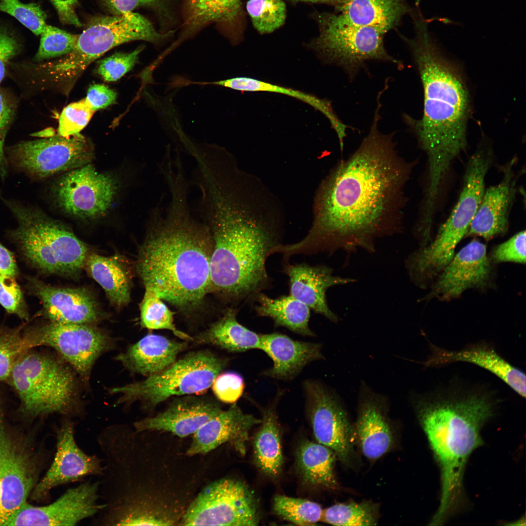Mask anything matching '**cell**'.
<instances>
[{
    "label": "cell",
    "instance_id": "obj_34",
    "mask_svg": "<svg viewBox=\"0 0 526 526\" xmlns=\"http://www.w3.org/2000/svg\"><path fill=\"white\" fill-rule=\"evenodd\" d=\"M255 310L258 316L267 317L276 326H282L303 336H314L309 327L310 309L291 295L271 298L260 293L255 298Z\"/></svg>",
    "mask_w": 526,
    "mask_h": 526
},
{
    "label": "cell",
    "instance_id": "obj_4",
    "mask_svg": "<svg viewBox=\"0 0 526 526\" xmlns=\"http://www.w3.org/2000/svg\"><path fill=\"white\" fill-rule=\"evenodd\" d=\"M415 36L402 37L410 47L424 91L423 113L404 120L417 136L428 160V190L439 192L452 162L467 146L469 91L458 68L440 51L423 18L413 19Z\"/></svg>",
    "mask_w": 526,
    "mask_h": 526
},
{
    "label": "cell",
    "instance_id": "obj_26",
    "mask_svg": "<svg viewBox=\"0 0 526 526\" xmlns=\"http://www.w3.org/2000/svg\"><path fill=\"white\" fill-rule=\"evenodd\" d=\"M424 362L426 366H440L462 361L480 366L494 374L522 397H526V375L502 357L486 344L472 345L459 351H449L434 346Z\"/></svg>",
    "mask_w": 526,
    "mask_h": 526
},
{
    "label": "cell",
    "instance_id": "obj_11",
    "mask_svg": "<svg viewBox=\"0 0 526 526\" xmlns=\"http://www.w3.org/2000/svg\"><path fill=\"white\" fill-rule=\"evenodd\" d=\"M5 152L9 167L34 180L91 163L94 156L92 143L80 133L22 141L5 148Z\"/></svg>",
    "mask_w": 526,
    "mask_h": 526
},
{
    "label": "cell",
    "instance_id": "obj_28",
    "mask_svg": "<svg viewBox=\"0 0 526 526\" xmlns=\"http://www.w3.org/2000/svg\"><path fill=\"white\" fill-rule=\"evenodd\" d=\"M363 455L377 459L391 448L393 433L382 400L370 392L363 393L358 406L354 431Z\"/></svg>",
    "mask_w": 526,
    "mask_h": 526
},
{
    "label": "cell",
    "instance_id": "obj_39",
    "mask_svg": "<svg viewBox=\"0 0 526 526\" xmlns=\"http://www.w3.org/2000/svg\"><path fill=\"white\" fill-rule=\"evenodd\" d=\"M162 300L152 290L145 289L140 304L142 326L150 330H169L182 339L193 340L189 335L176 328L173 323V313Z\"/></svg>",
    "mask_w": 526,
    "mask_h": 526
},
{
    "label": "cell",
    "instance_id": "obj_22",
    "mask_svg": "<svg viewBox=\"0 0 526 526\" xmlns=\"http://www.w3.org/2000/svg\"><path fill=\"white\" fill-rule=\"evenodd\" d=\"M262 420L244 413L233 403L226 410H222L192 434V441L187 453L192 456L206 454L222 444L228 443L241 455H244L249 432Z\"/></svg>",
    "mask_w": 526,
    "mask_h": 526
},
{
    "label": "cell",
    "instance_id": "obj_53",
    "mask_svg": "<svg viewBox=\"0 0 526 526\" xmlns=\"http://www.w3.org/2000/svg\"><path fill=\"white\" fill-rule=\"evenodd\" d=\"M57 12L59 19L63 24L80 27L82 24L76 13L77 0H50Z\"/></svg>",
    "mask_w": 526,
    "mask_h": 526
},
{
    "label": "cell",
    "instance_id": "obj_48",
    "mask_svg": "<svg viewBox=\"0 0 526 526\" xmlns=\"http://www.w3.org/2000/svg\"><path fill=\"white\" fill-rule=\"evenodd\" d=\"M211 387L214 395L219 401L233 404L242 396L245 386L240 375L227 372L220 373L213 381Z\"/></svg>",
    "mask_w": 526,
    "mask_h": 526
},
{
    "label": "cell",
    "instance_id": "obj_21",
    "mask_svg": "<svg viewBox=\"0 0 526 526\" xmlns=\"http://www.w3.org/2000/svg\"><path fill=\"white\" fill-rule=\"evenodd\" d=\"M176 397L163 412L135 422L134 429L162 431L184 437L194 434L223 410L220 403L211 397L191 394Z\"/></svg>",
    "mask_w": 526,
    "mask_h": 526
},
{
    "label": "cell",
    "instance_id": "obj_10",
    "mask_svg": "<svg viewBox=\"0 0 526 526\" xmlns=\"http://www.w3.org/2000/svg\"><path fill=\"white\" fill-rule=\"evenodd\" d=\"M317 20L319 35L313 40L311 47L324 61L342 67L351 78L370 60L403 66L385 49L384 31L349 23L339 14L330 13L319 14Z\"/></svg>",
    "mask_w": 526,
    "mask_h": 526
},
{
    "label": "cell",
    "instance_id": "obj_9",
    "mask_svg": "<svg viewBox=\"0 0 526 526\" xmlns=\"http://www.w3.org/2000/svg\"><path fill=\"white\" fill-rule=\"evenodd\" d=\"M226 361L209 351L192 352L144 380L110 389L119 402L139 401L152 409L172 396L197 394L209 388Z\"/></svg>",
    "mask_w": 526,
    "mask_h": 526
},
{
    "label": "cell",
    "instance_id": "obj_49",
    "mask_svg": "<svg viewBox=\"0 0 526 526\" xmlns=\"http://www.w3.org/2000/svg\"><path fill=\"white\" fill-rule=\"evenodd\" d=\"M15 113V107L13 102L0 91V177L2 180H4L6 178L9 167L4 146Z\"/></svg>",
    "mask_w": 526,
    "mask_h": 526
},
{
    "label": "cell",
    "instance_id": "obj_32",
    "mask_svg": "<svg viewBox=\"0 0 526 526\" xmlns=\"http://www.w3.org/2000/svg\"><path fill=\"white\" fill-rule=\"evenodd\" d=\"M337 456L330 449L308 440L302 442L297 451V467L306 484L335 489L338 483L334 473Z\"/></svg>",
    "mask_w": 526,
    "mask_h": 526
},
{
    "label": "cell",
    "instance_id": "obj_41",
    "mask_svg": "<svg viewBox=\"0 0 526 526\" xmlns=\"http://www.w3.org/2000/svg\"><path fill=\"white\" fill-rule=\"evenodd\" d=\"M246 10L254 27L261 34L274 32L286 19V5L282 0H249Z\"/></svg>",
    "mask_w": 526,
    "mask_h": 526
},
{
    "label": "cell",
    "instance_id": "obj_50",
    "mask_svg": "<svg viewBox=\"0 0 526 526\" xmlns=\"http://www.w3.org/2000/svg\"><path fill=\"white\" fill-rule=\"evenodd\" d=\"M492 257L496 262L526 263V231H521L494 250Z\"/></svg>",
    "mask_w": 526,
    "mask_h": 526
},
{
    "label": "cell",
    "instance_id": "obj_59",
    "mask_svg": "<svg viewBox=\"0 0 526 526\" xmlns=\"http://www.w3.org/2000/svg\"><path fill=\"white\" fill-rule=\"evenodd\" d=\"M0 502H1V488L0 484Z\"/></svg>",
    "mask_w": 526,
    "mask_h": 526
},
{
    "label": "cell",
    "instance_id": "obj_17",
    "mask_svg": "<svg viewBox=\"0 0 526 526\" xmlns=\"http://www.w3.org/2000/svg\"><path fill=\"white\" fill-rule=\"evenodd\" d=\"M308 416L318 443L332 450L343 464L354 456L355 432L346 411L335 396L321 383H304Z\"/></svg>",
    "mask_w": 526,
    "mask_h": 526
},
{
    "label": "cell",
    "instance_id": "obj_18",
    "mask_svg": "<svg viewBox=\"0 0 526 526\" xmlns=\"http://www.w3.org/2000/svg\"><path fill=\"white\" fill-rule=\"evenodd\" d=\"M100 500L98 481H82L47 505L26 503L5 526H75L102 510Z\"/></svg>",
    "mask_w": 526,
    "mask_h": 526
},
{
    "label": "cell",
    "instance_id": "obj_35",
    "mask_svg": "<svg viewBox=\"0 0 526 526\" xmlns=\"http://www.w3.org/2000/svg\"><path fill=\"white\" fill-rule=\"evenodd\" d=\"M209 83L240 91L269 92L292 96L308 104L322 113L329 120L339 141H342L346 137V130L348 126L338 119L330 102L313 95L248 77H236Z\"/></svg>",
    "mask_w": 526,
    "mask_h": 526
},
{
    "label": "cell",
    "instance_id": "obj_2",
    "mask_svg": "<svg viewBox=\"0 0 526 526\" xmlns=\"http://www.w3.org/2000/svg\"><path fill=\"white\" fill-rule=\"evenodd\" d=\"M163 178L170 198L165 213L160 203L151 211L136 268L145 289L182 309L194 308L210 289L212 239L191 214L185 171L172 170Z\"/></svg>",
    "mask_w": 526,
    "mask_h": 526
},
{
    "label": "cell",
    "instance_id": "obj_3",
    "mask_svg": "<svg viewBox=\"0 0 526 526\" xmlns=\"http://www.w3.org/2000/svg\"><path fill=\"white\" fill-rule=\"evenodd\" d=\"M197 211L208 227L213 247L210 288L233 299H255L269 284L265 263L280 244L273 231L251 217L243 189L219 178L203 182Z\"/></svg>",
    "mask_w": 526,
    "mask_h": 526
},
{
    "label": "cell",
    "instance_id": "obj_29",
    "mask_svg": "<svg viewBox=\"0 0 526 526\" xmlns=\"http://www.w3.org/2000/svg\"><path fill=\"white\" fill-rule=\"evenodd\" d=\"M187 343L164 336L148 334L132 344L116 359L132 373L149 376L172 364L184 350Z\"/></svg>",
    "mask_w": 526,
    "mask_h": 526
},
{
    "label": "cell",
    "instance_id": "obj_25",
    "mask_svg": "<svg viewBox=\"0 0 526 526\" xmlns=\"http://www.w3.org/2000/svg\"><path fill=\"white\" fill-rule=\"evenodd\" d=\"M289 279V295L333 322L337 316L329 309L326 292L330 287L354 282L350 278L335 276L326 266H311L305 263L284 266Z\"/></svg>",
    "mask_w": 526,
    "mask_h": 526
},
{
    "label": "cell",
    "instance_id": "obj_16",
    "mask_svg": "<svg viewBox=\"0 0 526 526\" xmlns=\"http://www.w3.org/2000/svg\"><path fill=\"white\" fill-rule=\"evenodd\" d=\"M36 468L9 429L0 400V526L27 503L37 484Z\"/></svg>",
    "mask_w": 526,
    "mask_h": 526
},
{
    "label": "cell",
    "instance_id": "obj_55",
    "mask_svg": "<svg viewBox=\"0 0 526 526\" xmlns=\"http://www.w3.org/2000/svg\"><path fill=\"white\" fill-rule=\"evenodd\" d=\"M18 274V269L13 254L0 242V275L16 278Z\"/></svg>",
    "mask_w": 526,
    "mask_h": 526
},
{
    "label": "cell",
    "instance_id": "obj_31",
    "mask_svg": "<svg viewBox=\"0 0 526 526\" xmlns=\"http://www.w3.org/2000/svg\"><path fill=\"white\" fill-rule=\"evenodd\" d=\"M84 266L114 306L121 308L129 302L132 277L128 267L120 256L89 254Z\"/></svg>",
    "mask_w": 526,
    "mask_h": 526
},
{
    "label": "cell",
    "instance_id": "obj_42",
    "mask_svg": "<svg viewBox=\"0 0 526 526\" xmlns=\"http://www.w3.org/2000/svg\"><path fill=\"white\" fill-rule=\"evenodd\" d=\"M22 326L0 327V381H7L19 357L31 349Z\"/></svg>",
    "mask_w": 526,
    "mask_h": 526
},
{
    "label": "cell",
    "instance_id": "obj_14",
    "mask_svg": "<svg viewBox=\"0 0 526 526\" xmlns=\"http://www.w3.org/2000/svg\"><path fill=\"white\" fill-rule=\"evenodd\" d=\"M119 183L113 175L97 171L91 163L65 172L52 187L56 205L82 219L105 216L116 198Z\"/></svg>",
    "mask_w": 526,
    "mask_h": 526
},
{
    "label": "cell",
    "instance_id": "obj_46",
    "mask_svg": "<svg viewBox=\"0 0 526 526\" xmlns=\"http://www.w3.org/2000/svg\"><path fill=\"white\" fill-rule=\"evenodd\" d=\"M143 48L139 47L129 53H116L101 60L97 72L107 81H115L130 71L138 62Z\"/></svg>",
    "mask_w": 526,
    "mask_h": 526
},
{
    "label": "cell",
    "instance_id": "obj_19",
    "mask_svg": "<svg viewBox=\"0 0 526 526\" xmlns=\"http://www.w3.org/2000/svg\"><path fill=\"white\" fill-rule=\"evenodd\" d=\"M75 434L74 424L68 419L63 421L57 429L54 459L33 490L34 500L46 499L50 491L57 487L84 481L89 476L101 475L102 459L85 453L76 443Z\"/></svg>",
    "mask_w": 526,
    "mask_h": 526
},
{
    "label": "cell",
    "instance_id": "obj_57",
    "mask_svg": "<svg viewBox=\"0 0 526 526\" xmlns=\"http://www.w3.org/2000/svg\"><path fill=\"white\" fill-rule=\"evenodd\" d=\"M426 20H427V22H429V23L430 22H431V21H433L434 20H438L439 21L441 22L442 23H444L445 24H447V25H448V24L460 25L459 23L455 22V21H453L452 20H451L449 19L446 18H440V17H433V18H432V19H426Z\"/></svg>",
    "mask_w": 526,
    "mask_h": 526
},
{
    "label": "cell",
    "instance_id": "obj_45",
    "mask_svg": "<svg viewBox=\"0 0 526 526\" xmlns=\"http://www.w3.org/2000/svg\"><path fill=\"white\" fill-rule=\"evenodd\" d=\"M94 112L87 105L85 99L70 104L64 108L60 115L58 134L70 137L79 133Z\"/></svg>",
    "mask_w": 526,
    "mask_h": 526
},
{
    "label": "cell",
    "instance_id": "obj_30",
    "mask_svg": "<svg viewBox=\"0 0 526 526\" xmlns=\"http://www.w3.org/2000/svg\"><path fill=\"white\" fill-rule=\"evenodd\" d=\"M408 0H344L336 9L347 22L371 26L386 33L397 27L412 9Z\"/></svg>",
    "mask_w": 526,
    "mask_h": 526
},
{
    "label": "cell",
    "instance_id": "obj_40",
    "mask_svg": "<svg viewBox=\"0 0 526 526\" xmlns=\"http://www.w3.org/2000/svg\"><path fill=\"white\" fill-rule=\"evenodd\" d=\"M274 509L284 519L299 526L316 525L321 521L323 511L316 502L282 495L274 498Z\"/></svg>",
    "mask_w": 526,
    "mask_h": 526
},
{
    "label": "cell",
    "instance_id": "obj_44",
    "mask_svg": "<svg viewBox=\"0 0 526 526\" xmlns=\"http://www.w3.org/2000/svg\"><path fill=\"white\" fill-rule=\"evenodd\" d=\"M0 11L14 17L36 35H40L47 25L46 15L36 3H23L19 0H0Z\"/></svg>",
    "mask_w": 526,
    "mask_h": 526
},
{
    "label": "cell",
    "instance_id": "obj_1",
    "mask_svg": "<svg viewBox=\"0 0 526 526\" xmlns=\"http://www.w3.org/2000/svg\"><path fill=\"white\" fill-rule=\"evenodd\" d=\"M379 111L376 108L358 148L321 183L312 226L302 240L286 245L289 256L338 248L372 249L376 239L402 229L405 187L416 163L400 155L394 133L379 131Z\"/></svg>",
    "mask_w": 526,
    "mask_h": 526
},
{
    "label": "cell",
    "instance_id": "obj_15",
    "mask_svg": "<svg viewBox=\"0 0 526 526\" xmlns=\"http://www.w3.org/2000/svg\"><path fill=\"white\" fill-rule=\"evenodd\" d=\"M24 333L31 349L40 346L53 348L85 382L95 360L110 346L109 338L91 324L50 321Z\"/></svg>",
    "mask_w": 526,
    "mask_h": 526
},
{
    "label": "cell",
    "instance_id": "obj_37",
    "mask_svg": "<svg viewBox=\"0 0 526 526\" xmlns=\"http://www.w3.org/2000/svg\"><path fill=\"white\" fill-rule=\"evenodd\" d=\"M186 4L191 30L211 22L232 23L241 12V0H186Z\"/></svg>",
    "mask_w": 526,
    "mask_h": 526
},
{
    "label": "cell",
    "instance_id": "obj_52",
    "mask_svg": "<svg viewBox=\"0 0 526 526\" xmlns=\"http://www.w3.org/2000/svg\"><path fill=\"white\" fill-rule=\"evenodd\" d=\"M20 48L15 36L0 27V83L5 75L8 62L19 53Z\"/></svg>",
    "mask_w": 526,
    "mask_h": 526
},
{
    "label": "cell",
    "instance_id": "obj_23",
    "mask_svg": "<svg viewBox=\"0 0 526 526\" xmlns=\"http://www.w3.org/2000/svg\"><path fill=\"white\" fill-rule=\"evenodd\" d=\"M433 294L443 299L459 296L487 281L490 271L485 245L473 240L463 247L442 270Z\"/></svg>",
    "mask_w": 526,
    "mask_h": 526
},
{
    "label": "cell",
    "instance_id": "obj_12",
    "mask_svg": "<svg viewBox=\"0 0 526 526\" xmlns=\"http://www.w3.org/2000/svg\"><path fill=\"white\" fill-rule=\"evenodd\" d=\"M260 519L257 501L242 482L230 478L203 488L184 514V526H253Z\"/></svg>",
    "mask_w": 526,
    "mask_h": 526
},
{
    "label": "cell",
    "instance_id": "obj_36",
    "mask_svg": "<svg viewBox=\"0 0 526 526\" xmlns=\"http://www.w3.org/2000/svg\"><path fill=\"white\" fill-rule=\"evenodd\" d=\"M261 426L254 440V456L258 468L269 477H276L283 463L279 424L276 410L263 411Z\"/></svg>",
    "mask_w": 526,
    "mask_h": 526
},
{
    "label": "cell",
    "instance_id": "obj_20",
    "mask_svg": "<svg viewBox=\"0 0 526 526\" xmlns=\"http://www.w3.org/2000/svg\"><path fill=\"white\" fill-rule=\"evenodd\" d=\"M27 279L29 289L40 300L44 316L50 321L91 324L101 319L96 301L85 288L58 287L34 277Z\"/></svg>",
    "mask_w": 526,
    "mask_h": 526
},
{
    "label": "cell",
    "instance_id": "obj_6",
    "mask_svg": "<svg viewBox=\"0 0 526 526\" xmlns=\"http://www.w3.org/2000/svg\"><path fill=\"white\" fill-rule=\"evenodd\" d=\"M18 225L9 231L23 256L44 273L78 275L89 255L86 244L69 229L38 207L0 195Z\"/></svg>",
    "mask_w": 526,
    "mask_h": 526
},
{
    "label": "cell",
    "instance_id": "obj_58",
    "mask_svg": "<svg viewBox=\"0 0 526 526\" xmlns=\"http://www.w3.org/2000/svg\"><path fill=\"white\" fill-rule=\"evenodd\" d=\"M514 523L507 524V525L512 526H525L526 525V519L525 518H521L518 520L514 522Z\"/></svg>",
    "mask_w": 526,
    "mask_h": 526
},
{
    "label": "cell",
    "instance_id": "obj_43",
    "mask_svg": "<svg viewBox=\"0 0 526 526\" xmlns=\"http://www.w3.org/2000/svg\"><path fill=\"white\" fill-rule=\"evenodd\" d=\"M38 51L35 56L36 61L65 56L75 48L78 35L47 25L40 34Z\"/></svg>",
    "mask_w": 526,
    "mask_h": 526
},
{
    "label": "cell",
    "instance_id": "obj_47",
    "mask_svg": "<svg viewBox=\"0 0 526 526\" xmlns=\"http://www.w3.org/2000/svg\"><path fill=\"white\" fill-rule=\"evenodd\" d=\"M0 304L7 312L28 319L27 305L15 278L0 275Z\"/></svg>",
    "mask_w": 526,
    "mask_h": 526
},
{
    "label": "cell",
    "instance_id": "obj_24",
    "mask_svg": "<svg viewBox=\"0 0 526 526\" xmlns=\"http://www.w3.org/2000/svg\"><path fill=\"white\" fill-rule=\"evenodd\" d=\"M511 160L503 168L504 176L498 184L485 190L478 210L467 234L486 239L504 234L508 226V216L516 193V180Z\"/></svg>",
    "mask_w": 526,
    "mask_h": 526
},
{
    "label": "cell",
    "instance_id": "obj_7",
    "mask_svg": "<svg viewBox=\"0 0 526 526\" xmlns=\"http://www.w3.org/2000/svg\"><path fill=\"white\" fill-rule=\"evenodd\" d=\"M32 349L19 357L7 380L22 413L34 417L73 414L76 386L73 372L62 359Z\"/></svg>",
    "mask_w": 526,
    "mask_h": 526
},
{
    "label": "cell",
    "instance_id": "obj_5",
    "mask_svg": "<svg viewBox=\"0 0 526 526\" xmlns=\"http://www.w3.org/2000/svg\"><path fill=\"white\" fill-rule=\"evenodd\" d=\"M415 405L440 469V502L432 521L442 525L461 502L466 463L483 444L480 431L493 415L494 405L487 394L476 393L422 398Z\"/></svg>",
    "mask_w": 526,
    "mask_h": 526
},
{
    "label": "cell",
    "instance_id": "obj_38",
    "mask_svg": "<svg viewBox=\"0 0 526 526\" xmlns=\"http://www.w3.org/2000/svg\"><path fill=\"white\" fill-rule=\"evenodd\" d=\"M378 512L377 506L370 502L339 503L323 510L321 521L335 526H375Z\"/></svg>",
    "mask_w": 526,
    "mask_h": 526
},
{
    "label": "cell",
    "instance_id": "obj_8",
    "mask_svg": "<svg viewBox=\"0 0 526 526\" xmlns=\"http://www.w3.org/2000/svg\"><path fill=\"white\" fill-rule=\"evenodd\" d=\"M167 36L158 32L146 18L132 12L97 17L78 35L71 53L40 66L55 81L70 84L92 61L112 48L137 40L157 43Z\"/></svg>",
    "mask_w": 526,
    "mask_h": 526
},
{
    "label": "cell",
    "instance_id": "obj_54",
    "mask_svg": "<svg viewBox=\"0 0 526 526\" xmlns=\"http://www.w3.org/2000/svg\"><path fill=\"white\" fill-rule=\"evenodd\" d=\"M106 6L115 15L132 12L141 6H152L160 0H104Z\"/></svg>",
    "mask_w": 526,
    "mask_h": 526
},
{
    "label": "cell",
    "instance_id": "obj_27",
    "mask_svg": "<svg viewBox=\"0 0 526 526\" xmlns=\"http://www.w3.org/2000/svg\"><path fill=\"white\" fill-rule=\"evenodd\" d=\"M261 348L272 360L263 374L280 379L296 376L308 363L323 357L319 344L298 341L280 333L260 335Z\"/></svg>",
    "mask_w": 526,
    "mask_h": 526
},
{
    "label": "cell",
    "instance_id": "obj_56",
    "mask_svg": "<svg viewBox=\"0 0 526 526\" xmlns=\"http://www.w3.org/2000/svg\"><path fill=\"white\" fill-rule=\"evenodd\" d=\"M293 2H308L312 3H321L331 4L336 8L340 6L344 0H289Z\"/></svg>",
    "mask_w": 526,
    "mask_h": 526
},
{
    "label": "cell",
    "instance_id": "obj_51",
    "mask_svg": "<svg viewBox=\"0 0 526 526\" xmlns=\"http://www.w3.org/2000/svg\"><path fill=\"white\" fill-rule=\"evenodd\" d=\"M116 97V92L108 86L95 84L89 88L87 96L84 99L87 105L95 112L113 104Z\"/></svg>",
    "mask_w": 526,
    "mask_h": 526
},
{
    "label": "cell",
    "instance_id": "obj_33",
    "mask_svg": "<svg viewBox=\"0 0 526 526\" xmlns=\"http://www.w3.org/2000/svg\"><path fill=\"white\" fill-rule=\"evenodd\" d=\"M236 312L229 310L196 338L199 344H209L230 352H242L261 348L260 335L241 324Z\"/></svg>",
    "mask_w": 526,
    "mask_h": 526
},
{
    "label": "cell",
    "instance_id": "obj_13",
    "mask_svg": "<svg viewBox=\"0 0 526 526\" xmlns=\"http://www.w3.org/2000/svg\"><path fill=\"white\" fill-rule=\"evenodd\" d=\"M492 161L490 152L479 150L470 158L458 201L433 241L425 248L428 259L439 265L452 259L457 244L467 234L481 201L486 175Z\"/></svg>",
    "mask_w": 526,
    "mask_h": 526
}]
</instances>
